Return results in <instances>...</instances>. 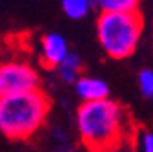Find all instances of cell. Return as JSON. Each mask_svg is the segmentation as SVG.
Instances as JSON below:
<instances>
[{
  "mask_svg": "<svg viewBox=\"0 0 153 152\" xmlns=\"http://www.w3.org/2000/svg\"><path fill=\"white\" fill-rule=\"evenodd\" d=\"M75 128L80 143L88 150L106 145L129 143L133 134L129 114L111 97L80 103L75 114Z\"/></svg>",
  "mask_w": 153,
  "mask_h": 152,
  "instance_id": "cell-1",
  "label": "cell"
},
{
  "mask_svg": "<svg viewBox=\"0 0 153 152\" xmlns=\"http://www.w3.org/2000/svg\"><path fill=\"white\" fill-rule=\"evenodd\" d=\"M51 101L36 88L0 96V134L13 141L33 138L49 116Z\"/></svg>",
  "mask_w": 153,
  "mask_h": 152,
  "instance_id": "cell-2",
  "label": "cell"
},
{
  "mask_svg": "<svg viewBox=\"0 0 153 152\" xmlns=\"http://www.w3.org/2000/svg\"><path fill=\"white\" fill-rule=\"evenodd\" d=\"M144 31L139 11H100L97 17V41L113 61H124L137 51Z\"/></svg>",
  "mask_w": 153,
  "mask_h": 152,
  "instance_id": "cell-3",
  "label": "cell"
},
{
  "mask_svg": "<svg viewBox=\"0 0 153 152\" xmlns=\"http://www.w3.org/2000/svg\"><path fill=\"white\" fill-rule=\"evenodd\" d=\"M40 75L33 64L22 59H9L0 62V96L40 88Z\"/></svg>",
  "mask_w": 153,
  "mask_h": 152,
  "instance_id": "cell-4",
  "label": "cell"
},
{
  "mask_svg": "<svg viewBox=\"0 0 153 152\" xmlns=\"http://www.w3.org/2000/svg\"><path fill=\"white\" fill-rule=\"evenodd\" d=\"M69 42L64 35L49 31L42 35L40 46H38V57H40V64L48 70H53L64 57L69 53Z\"/></svg>",
  "mask_w": 153,
  "mask_h": 152,
  "instance_id": "cell-5",
  "label": "cell"
},
{
  "mask_svg": "<svg viewBox=\"0 0 153 152\" xmlns=\"http://www.w3.org/2000/svg\"><path fill=\"white\" fill-rule=\"evenodd\" d=\"M73 90L75 96L80 99V103L109 97V84L102 77H95V75L88 73H80L73 81Z\"/></svg>",
  "mask_w": 153,
  "mask_h": 152,
  "instance_id": "cell-6",
  "label": "cell"
},
{
  "mask_svg": "<svg viewBox=\"0 0 153 152\" xmlns=\"http://www.w3.org/2000/svg\"><path fill=\"white\" fill-rule=\"evenodd\" d=\"M82 68H84L82 57L79 53L69 51L64 59L53 68V71L56 73V77H59L64 84H73V81L82 73Z\"/></svg>",
  "mask_w": 153,
  "mask_h": 152,
  "instance_id": "cell-7",
  "label": "cell"
},
{
  "mask_svg": "<svg viewBox=\"0 0 153 152\" xmlns=\"http://www.w3.org/2000/svg\"><path fill=\"white\" fill-rule=\"evenodd\" d=\"M62 11L71 20H82L95 9L93 0H60Z\"/></svg>",
  "mask_w": 153,
  "mask_h": 152,
  "instance_id": "cell-8",
  "label": "cell"
},
{
  "mask_svg": "<svg viewBox=\"0 0 153 152\" xmlns=\"http://www.w3.org/2000/svg\"><path fill=\"white\" fill-rule=\"evenodd\" d=\"M142 0H93L99 11H139Z\"/></svg>",
  "mask_w": 153,
  "mask_h": 152,
  "instance_id": "cell-9",
  "label": "cell"
},
{
  "mask_svg": "<svg viewBox=\"0 0 153 152\" xmlns=\"http://www.w3.org/2000/svg\"><path fill=\"white\" fill-rule=\"evenodd\" d=\"M129 150L131 152H153V134L148 128H139L131 134L129 139Z\"/></svg>",
  "mask_w": 153,
  "mask_h": 152,
  "instance_id": "cell-10",
  "label": "cell"
},
{
  "mask_svg": "<svg viewBox=\"0 0 153 152\" xmlns=\"http://www.w3.org/2000/svg\"><path fill=\"white\" fill-rule=\"evenodd\" d=\"M137 81H139V90H140V93H142L146 99H151V97H153V71H151L149 68L140 70Z\"/></svg>",
  "mask_w": 153,
  "mask_h": 152,
  "instance_id": "cell-11",
  "label": "cell"
},
{
  "mask_svg": "<svg viewBox=\"0 0 153 152\" xmlns=\"http://www.w3.org/2000/svg\"><path fill=\"white\" fill-rule=\"evenodd\" d=\"M88 152H131L128 143H117V145H106V147H99V148H91Z\"/></svg>",
  "mask_w": 153,
  "mask_h": 152,
  "instance_id": "cell-12",
  "label": "cell"
},
{
  "mask_svg": "<svg viewBox=\"0 0 153 152\" xmlns=\"http://www.w3.org/2000/svg\"><path fill=\"white\" fill-rule=\"evenodd\" d=\"M55 152H80V150H76L73 147H60V148H56Z\"/></svg>",
  "mask_w": 153,
  "mask_h": 152,
  "instance_id": "cell-13",
  "label": "cell"
}]
</instances>
